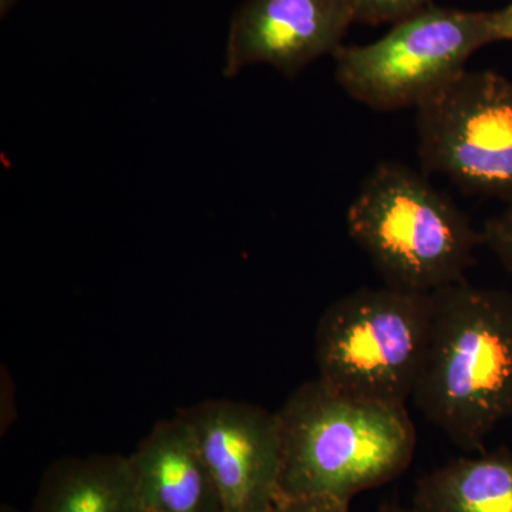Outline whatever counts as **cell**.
I'll return each mask as SVG.
<instances>
[{"label": "cell", "mask_w": 512, "mask_h": 512, "mask_svg": "<svg viewBox=\"0 0 512 512\" xmlns=\"http://www.w3.org/2000/svg\"><path fill=\"white\" fill-rule=\"evenodd\" d=\"M429 349L413 400L467 451L512 416V296L466 279L431 292Z\"/></svg>", "instance_id": "6da1fadb"}, {"label": "cell", "mask_w": 512, "mask_h": 512, "mask_svg": "<svg viewBox=\"0 0 512 512\" xmlns=\"http://www.w3.org/2000/svg\"><path fill=\"white\" fill-rule=\"evenodd\" d=\"M281 433L279 501L325 498L349 505L409 468L417 433L406 406L363 402L318 379L276 412Z\"/></svg>", "instance_id": "7a4b0ae2"}, {"label": "cell", "mask_w": 512, "mask_h": 512, "mask_svg": "<svg viewBox=\"0 0 512 512\" xmlns=\"http://www.w3.org/2000/svg\"><path fill=\"white\" fill-rule=\"evenodd\" d=\"M384 284L431 293L463 281L483 234L426 175L397 161L370 171L346 215Z\"/></svg>", "instance_id": "3957f363"}, {"label": "cell", "mask_w": 512, "mask_h": 512, "mask_svg": "<svg viewBox=\"0 0 512 512\" xmlns=\"http://www.w3.org/2000/svg\"><path fill=\"white\" fill-rule=\"evenodd\" d=\"M431 320V293L384 285L343 296L316 326L319 382L350 399L406 406L426 360Z\"/></svg>", "instance_id": "277c9868"}, {"label": "cell", "mask_w": 512, "mask_h": 512, "mask_svg": "<svg viewBox=\"0 0 512 512\" xmlns=\"http://www.w3.org/2000/svg\"><path fill=\"white\" fill-rule=\"evenodd\" d=\"M512 42L508 9L474 12L431 5L367 45L340 47L335 79L370 109H419L461 73L478 50Z\"/></svg>", "instance_id": "5b68a950"}, {"label": "cell", "mask_w": 512, "mask_h": 512, "mask_svg": "<svg viewBox=\"0 0 512 512\" xmlns=\"http://www.w3.org/2000/svg\"><path fill=\"white\" fill-rule=\"evenodd\" d=\"M416 111L426 173L467 194L512 200V80L466 70Z\"/></svg>", "instance_id": "8992f818"}, {"label": "cell", "mask_w": 512, "mask_h": 512, "mask_svg": "<svg viewBox=\"0 0 512 512\" xmlns=\"http://www.w3.org/2000/svg\"><path fill=\"white\" fill-rule=\"evenodd\" d=\"M190 424L221 512H269L282 471L278 416L255 404L208 399L177 412Z\"/></svg>", "instance_id": "52a82bcc"}, {"label": "cell", "mask_w": 512, "mask_h": 512, "mask_svg": "<svg viewBox=\"0 0 512 512\" xmlns=\"http://www.w3.org/2000/svg\"><path fill=\"white\" fill-rule=\"evenodd\" d=\"M353 23L349 0H244L229 25L222 74L265 64L295 79L335 55Z\"/></svg>", "instance_id": "ba28073f"}, {"label": "cell", "mask_w": 512, "mask_h": 512, "mask_svg": "<svg viewBox=\"0 0 512 512\" xmlns=\"http://www.w3.org/2000/svg\"><path fill=\"white\" fill-rule=\"evenodd\" d=\"M127 460L143 512H221L210 470L180 414L158 421Z\"/></svg>", "instance_id": "9c48e42d"}, {"label": "cell", "mask_w": 512, "mask_h": 512, "mask_svg": "<svg viewBox=\"0 0 512 512\" xmlns=\"http://www.w3.org/2000/svg\"><path fill=\"white\" fill-rule=\"evenodd\" d=\"M29 512H143L123 454L63 457L43 473Z\"/></svg>", "instance_id": "30bf717a"}, {"label": "cell", "mask_w": 512, "mask_h": 512, "mask_svg": "<svg viewBox=\"0 0 512 512\" xmlns=\"http://www.w3.org/2000/svg\"><path fill=\"white\" fill-rule=\"evenodd\" d=\"M413 512H512V451L461 457L421 477Z\"/></svg>", "instance_id": "8fae6325"}, {"label": "cell", "mask_w": 512, "mask_h": 512, "mask_svg": "<svg viewBox=\"0 0 512 512\" xmlns=\"http://www.w3.org/2000/svg\"><path fill=\"white\" fill-rule=\"evenodd\" d=\"M355 23H397L434 5V0H349Z\"/></svg>", "instance_id": "7c38bea8"}, {"label": "cell", "mask_w": 512, "mask_h": 512, "mask_svg": "<svg viewBox=\"0 0 512 512\" xmlns=\"http://www.w3.org/2000/svg\"><path fill=\"white\" fill-rule=\"evenodd\" d=\"M481 234L483 245L512 275V200L505 202L504 210L485 222Z\"/></svg>", "instance_id": "4fadbf2b"}, {"label": "cell", "mask_w": 512, "mask_h": 512, "mask_svg": "<svg viewBox=\"0 0 512 512\" xmlns=\"http://www.w3.org/2000/svg\"><path fill=\"white\" fill-rule=\"evenodd\" d=\"M269 512H350L349 505L325 498L279 501Z\"/></svg>", "instance_id": "5bb4252c"}, {"label": "cell", "mask_w": 512, "mask_h": 512, "mask_svg": "<svg viewBox=\"0 0 512 512\" xmlns=\"http://www.w3.org/2000/svg\"><path fill=\"white\" fill-rule=\"evenodd\" d=\"M377 512H413L412 508H404L402 505L386 504L382 505Z\"/></svg>", "instance_id": "9a60e30c"}, {"label": "cell", "mask_w": 512, "mask_h": 512, "mask_svg": "<svg viewBox=\"0 0 512 512\" xmlns=\"http://www.w3.org/2000/svg\"><path fill=\"white\" fill-rule=\"evenodd\" d=\"M0 512H23V511L16 510V508L10 507V505H2V508H0Z\"/></svg>", "instance_id": "2e32d148"}, {"label": "cell", "mask_w": 512, "mask_h": 512, "mask_svg": "<svg viewBox=\"0 0 512 512\" xmlns=\"http://www.w3.org/2000/svg\"><path fill=\"white\" fill-rule=\"evenodd\" d=\"M507 9H508V13H510L511 28H512V3H511V5L507 6Z\"/></svg>", "instance_id": "e0dca14e"}]
</instances>
